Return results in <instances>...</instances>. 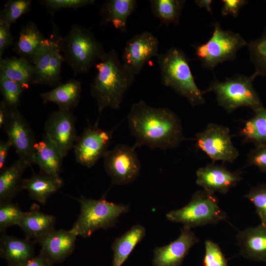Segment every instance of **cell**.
<instances>
[{
  "label": "cell",
  "mask_w": 266,
  "mask_h": 266,
  "mask_svg": "<svg viewBox=\"0 0 266 266\" xmlns=\"http://www.w3.org/2000/svg\"><path fill=\"white\" fill-rule=\"evenodd\" d=\"M127 118L135 149H173L185 139L179 118L168 108L151 106L141 100L132 105Z\"/></svg>",
  "instance_id": "1"
},
{
  "label": "cell",
  "mask_w": 266,
  "mask_h": 266,
  "mask_svg": "<svg viewBox=\"0 0 266 266\" xmlns=\"http://www.w3.org/2000/svg\"><path fill=\"white\" fill-rule=\"evenodd\" d=\"M97 72L91 84V95L97 101L99 117L106 108L118 109L134 82L135 75L121 62L117 52H106L96 65Z\"/></svg>",
  "instance_id": "2"
},
{
  "label": "cell",
  "mask_w": 266,
  "mask_h": 266,
  "mask_svg": "<svg viewBox=\"0 0 266 266\" xmlns=\"http://www.w3.org/2000/svg\"><path fill=\"white\" fill-rule=\"evenodd\" d=\"M58 45L64 62L75 75L88 72L106 52L92 31L78 24L61 37Z\"/></svg>",
  "instance_id": "3"
},
{
  "label": "cell",
  "mask_w": 266,
  "mask_h": 266,
  "mask_svg": "<svg viewBox=\"0 0 266 266\" xmlns=\"http://www.w3.org/2000/svg\"><path fill=\"white\" fill-rule=\"evenodd\" d=\"M161 82L185 98L192 106L205 102L204 93L197 86L189 60L180 48L172 47L157 57Z\"/></svg>",
  "instance_id": "4"
},
{
  "label": "cell",
  "mask_w": 266,
  "mask_h": 266,
  "mask_svg": "<svg viewBox=\"0 0 266 266\" xmlns=\"http://www.w3.org/2000/svg\"><path fill=\"white\" fill-rule=\"evenodd\" d=\"M256 77L236 74L224 81L215 78L208 88L202 91L204 94L214 93L218 104L227 113L242 107H248L255 112L264 107L255 89L253 82Z\"/></svg>",
  "instance_id": "5"
},
{
  "label": "cell",
  "mask_w": 266,
  "mask_h": 266,
  "mask_svg": "<svg viewBox=\"0 0 266 266\" xmlns=\"http://www.w3.org/2000/svg\"><path fill=\"white\" fill-rule=\"evenodd\" d=\"M76 200L80 212L70 230L85 238L97 230L114 228L120 216L129 210V205L108 201L104 197L95 200L82 195Z\"/></svg>",
  "instance_id": "6"
},
{
  "label": "cell",
  "mask_w": 266,
  "mask_h": 266,
  "mask_svg": "<svg viewBox=\"0 0 266 266\" xmlns=\"http://www.w3.org/2000/svg\"><path fill=\"white\" fill-rule=\"evenodd\" d=\"M166 218L170 222L192 229L217 224L226 220L227 215L220 207L214 194L203 189L195 192L186 205L167 213Z\"/></svg>",
  "instance_id": "7"
},
{
  "label": "cell",
  "mask_w": 266,
  "mask_h": 266,
  "mask_svg": "<svg viewBox=\"0 0 266 266\" xmlns=\"http://www.w3.org/2000/svg\"><path fill=\"white\" fill-rule=\"evenodd\" d=\"M213 27L212 35L206 42L194 46L202 66L210 70L223 62L234 60L238 51L248 44L239 33L223 29L217 22Z\"/></svg>",
  "instance_id": "8"
},
{
  "label": "cell",
  "mask_w": 266,
  "mask_h": 266,
  "mask_svg": "<svg viewBox=\"0 0 266 266\" xmlns=\"http://www.w3.org/2000/svg\"><path fill=\"white\" fill-rule=\"evenodd\" d=\"M52 33L46 45L34 60L33 85L56 87L62 84L61 76L63 56L59 48L61 38L58 25L53 20Z\"/></svg>",
  "instance_id": "9"
},
{
  "label": "cell",
  "mask_w": 266,
  "mask_h": 266,
  "mask_svg": "<svg viewBox=\"0 0 266 266\" xmlns=\"http://www.w3.org/2000/svg\"><path fill=\"white\" fill-rule=\"evenodd\" d=\"M103 158L104 169L112 185L129 184L139 175L141 165L133 146L118 144L108 150Z\"/></svg>",
  "instance_id": "10"
},
{
  "label": "cell",
  "mask_w": 266,
  "mask_h": 266,
  "mask_svg": "<svg viewBox=\"0 0 266 266\" xmlns=\"http://www.w3.org/2000/svg\"><path fill=\"white\" fill-rule=\"evenodd\" d=\"M196 147L205 153L213 163L217 161L232 163L239 156L233 145L229 128L210 123L202 131L197 133Z\"/></svg>",
  "instance_id": "11"
},
{
  "label": "cell",
  "mask_w": 266,
  "mask_h": 266,
  "mask_svg": "<svg viewBox=\"0 0 266 266\" xmlns=\"http://www.w3.org/2000/svg\"><path fill=\"white\" fill-rule=\"evenodd\" d=\"M113 132L114 130L106 131L88 121L73 147L76 161L88 168L94 166L108 150Z\"/></svg>",
  "instance_id": "12"
},
{
  "label": "cell",
  "mask_w": 266,
  "mask_h": 266,
  "mask_svg": "<svg viewBox=\"0 0 266 266\" xmlns=\"http://www.w3.org/2000/svg\"><path fill=\"white\" fill-rule=\"evenodd\" d=\"M76 118L70 111L52 112L44 124L45 135L54 144L63 158L73 148L78 137Z\"/></svg>",
  "instance_id": "13"
},
{
  "label": "cell",
  "mask_w": 266,
  "mask_h": 266,
  "mask_svg": "<svg viewBox=\"0 0 266 266\" xmlns=\"http://www.w3.org/2000/svg\"><path fill=\"white\" fill-rule=\"evenodd\" d=\"M2 129L19 158L33 164L34 147L37 141L30 125L18 108H10Z\"/></svg>",
  "instance_id": "14"
},
{
  "label": "cell",
  "mask_w": 266,
  "mask_h": 266,
  "mask_svg": "<svg viewBox=\"0 0 266 266\" xmlns=\"http://www.w3.org/2000/svg\"><path fill=\"white\" fill-rule=\"evenodd\" d=\"M158 49V39L152 33L137 34L127 41L123 52V64L137 75L151 58L157 57Z\"/></svg>",
  "instance_id": "15"
},
{
  "label": "cell",
  "mask_w": 266,
  "mask_h": 266,
  "mask_svg": "<svg viewBox=\"0 0 266 266\" xmlns=\"http://www.w3.org/2000/svg\"><path fill=\"white\" fill-rule=\"evenodd\" d=\"M200 241L191 229L184 227L179 236L167 245L154 249L153 266H181L190 249Z\"/></svg>",
  "instance_id": "16"
},
{
  "label": "cell",
  "mask_w": 266,
  "mask_h": 266,
  "mask_svg": "<svg viewBox=\"0 0 266 266\" xmlns=\"http://www.w3.org/2000/svg\"><path fill=\"white\" fill-rule=\"evenodd\" d=\"M241 172L231 171L224 166L209 164L196 172V184L203 190L214 194H226L241 180Z\"/></svg>",
  "instance_id": "17"
},
{
  "label": "cell",
  "mask_w": 266,
  "mask_h": 266,
  "mask_svg": "<svg viewBox=\"0 0 266 266\" xmlns=\"http://www.w3.org/2000/svg\"><path fill=\"white\" fill-rule=\"evenodd\" d=\"M77 236L70 230H54L35 241L41 246L40 252L55 264L62 263L72 254Z\"/></svg>",
  "instance_id": "18"
},
{
  "label": "cell",
  "mask_w": 266,
  "mask_h": 266,
  "mask_svg": "<svg viewBox=\"0 0 266 266\" xmlns=\"http://www.w3.org/2000/svg\"><path fill=\"white\" fill-rule=\"evenodd\" d=\"M240 254L254 261L266 263V226L262 224L239 231L236 236Z\"/></svg>",
  "instance_id": "19"
},
{
  "label": "cell",
  "mask_w": 266,
  "mask_h": 266,
  "mask_svg": "<svg viewBox=\"0 0 266 266\" xmlns=\"http://www.w3.org/2000/svg\"><path fill=\"white\" fill-rule=\"evenodd\" d=\"M31 239L19 238L2 233L0 237V256L9 266H24L35 256L34 244Z\"/></svg>",
  "instance_id": "20"
},
{
  "label": "cell",
  "mask_w": 266,
  "mask_h": 266,
  "mask_svg": "<svg viewBox=\"0 0 266 266\" xmlns=\"http://www.w3.org/2000/svg\"><path fill=\"white\" fill-rule=\"evenodd\" d=\"M47 41L35 24L29 21L21 27L13 50L19 57L33 63Z\"/></svg>",
  "instance_id": "21"
},
{
  "label": "cell",
  "mask_w": 266,
  "mask_h": 266,
  "mask_svg": "<svg viewBox=\"0 0 266 266\" xmlns=\"http://www.w3.org/2000/svg\"><path fill=\"white\" fill-rule=\"evenodd\" d=\"M63 159L54 144L45 134L35 144L32 163L39 166L40 172L60 177Z\"/></svg>",
  "instance_id": "22"
},
{
  "label": "cell",
  "mask_w": 266,
  "mask_h": 266,
  "mask_svg": "<svg viewBox=\"0 0 266 266\" xmlns=\"http://www.w3.org/2000/svg\"><path fill=\"white\" fill-rule=\"evenodd\" d=\"M55 224L54 215L41 211L39 206L34 204L28 211L25 212L19 226L26 238L36 241L55 230Z\"/></svg>",
  "instance_id": "23"
},
{
  "label": "cell",
  "mask_w": 266,
  "mask_h": 266,
  "mask_svg": "<svg viewBox=\"0 0 266 266\" xmlns=\"http://www.w3.org/2000/svg\"><path fill=\"white\" fill-rule=\"evenodd\" d=\"M64 185L62 179L39 172L30 178L23 179L22 190H27L31 198L44 205L48 198Z\"/></svg>",
  "instance_id": "24"
},
{
  "label": "cell",
  "mask_w": 266,
  "mask_h": 266,
  "mask_svg": "<svg viewBox=\"0 0 266 266\" xmlns=\"http://www.w3.org/2000/svg\"><path fill=\"white\" fill-rule=\"evenodd\" d=\"M81 96V83L70 79L48 92L40 94L44 103H54L59 109L70 111L79 103Z\"/></svg>",
  "instance_id": "25"
},
{
  "label": "cell",
  "mask_w": 266,
  "mask_h": 266,
  "mask_svg": "<svg viewBox=\"0 0 266 266\" xmlns=\"http://www.w3.org/2000/svg\"><path fill=\"white\" fill-rule=\"evenodd\" d=\"M135 0H108L101 5L100 15L101 24H112L121 32H127L128 19L135 10Z\"/></svg>",
  "instance_id": "26"
},
{
  "label": "cell",
  "mask_w": 266,
  "mask_h": 266,
  "mask_svg": "<svg viewBox=\"0 0 266 266\" xmlns=\"http://www.w3.org/2000/svg\"><path fill=\"white\" fill-rule=\"evenodd\" d=\"M31 166L28 162L18 158L0 171V201L12 200L22 190L23 174Z\"/></svg>",
  "instance_id": "27"
},
{
  "label": "cell",
  "mask_w": 266,
  "mask_h": 266,
  "mask_svg": "<svg viewBox=\"0 0 266 266\" xmlns=\"http://www.w3.org/2000/svg\"><path fill=\"white\" fill-rule=\"evenodd\" d=\"M0 73L17 82L25 91L33 85L34 68L32 63L21 57L0 59Z\"/></svg>",
  "instance_id": "28"
},
{
  "label": "cell",
  "mask_w": 266,
  "mask_h": 266,
  "mask_svg": "<svg viewBox=\"0 0 266 266\" xmlns=\"http://www.w3.org/2000/svg\"><path fill=\"white\" fill-rule=\"evenodd\" d=\"M146 235V229L141 225H135L113 242L112 266H122L136 245Z\"/></svg>",
  "instance_id": "29"
},
{
  "label": "cell",
  "mask_w": 266,
  "mask_h": 266,
  "mask_svg": "<svg viewBox=\"0 0 266 266\" xmlns=\"http://www.w3.org/2000/svg\"><path fill=\"white\" fill-rule=\"evenodd\" d=\"M240 135L244 143L254 146L266 143V108L254 112L252 117L245 121Z\"/></svg>",
  "instance_id": "30"
},
{
  "label": "cell",
  "mask_w": 266,
  "mask_h": 266,
  "mask_svg": "<svg viewBox=\"0 0 266 266\" xmlns=\"http://www.w3.org/2000/svg\"><path fill=\"white\" fill-rule=\"evenodd\" d=\"M153 14L163 24L178 25L186 1L184 0H151Z\"/></svg>",
  "instance_id": "31"
},
{
  "label": "cell",
  "mask_w": 266,
  "mask_h": 266,
  "mask_svg": "<svg viewBox=\"0 0 266 266\" xmlns=\"http://www.w3.org/2000/svg\"><path fill=\"white\" fill-rule=\"evenodd\" d=\"M249 59L255 67L253 74L266 77V28L262 34L248 42Z\"/></svg>",
  "instance_id": "32"
},
{
  "label": "cell",
  "mask_w": 266,
  "mask_h": 266,
  "mask_svg": "<svg viewBox=\"0 0 266 266\" xmlns=\"http://www.w3.org/2000/svg\"><path fill=\"white\" fill-rule=\"evenodd\" d=\"M17 203L12 200L0 201V232L4 233L9 227L19 226L24 215Z\"/></svg>",
  "instance_id": "33"
},
{
  "label": "cell",
  "mask_w": 266,
  "mask_h": 266,
  "mask_svg": "<svg viewBox=\"0 0 266 266\" xmlns=\"http://www.w3.org/2000/svg\"><path fill=\"white\" fill-rule=\"evenodd\" d=\"M31 0H8L0 11V20L11 25L29 12L32 8Z\"/></svg>",
  "instance_id": "34"
},
{
  "label": "cell",
  "mask_w": 266,
  "mask_h": 266,
  "mask_svg": "<svg viewBox=\"0 0 266 266\" xmlns=\"http://www.w3.org/2000/svg\"><path fill=\"white\" fill-rule=\"evenodd\" d=\"M0 90L2 100L10 108L18 107L21 97L24 91L20 85L0 73Z\"/></svg>",
  "instance_id": "35"
},
{
  "label": "cell",
  "mask_w": 266,
  "mask_h": 266,
  "mask_svg": "<svg viewBox=\"0 0 266 266\" xmlns=\"http://www.w3.org/2000/svg\"><path fill=\"white\" fill-rule=\"evenodd\" d=\"M244 198L252 202L261 224L266 226V183L251 187Z\"/></svg>",
  "instance_id": "36"
},
{
  "label": "cell",
  "mask_w": 266,
  "mask_h": 266,
  "mask_svg": "<svg viewBox=\"0 0 266 266\" xmlns=\"http://www.w3.org/2000/svg\"><path fill=\"white\" fill-rule=\"evenodd\" d=\"M203 266H228L227 260L217 243L210 240L204 242Z\"/></svg>",
  "instance_id": "37"
},
{
  "label": "cell",
  "mask_w": 266,
  "mask_h": 266,
  "mask_svg": "<svg viewBox=\"0 0 266 266\" xmlns=\"http://www.w3.org/2000/svg\"><path fill=\"white\" fill-rule=\"evenodd\" d=\"M39 3L45 7L53 16L58 10L64 8L76 9L94 4V0H40Z\"/></svg>",
  "instance_id": "38"
},
{
  "label": "cell",
  "mask_w": 266,
  "mask_h": 266,
  "mask_svg": "<svg viewBox=\"0 0 266 266\" xmlns=\"http://www.w3.org/2000/svg\"><path fill=\"white\" fill-rule=\"evenodd\" d=\"M249 166L257 167L261 172L266 173V143L254 146L247 155Z\"/></svg>",
  "instance_id": "39"
},
{
  "label": "cell",
  "mask_w": 266,
  "mask_h": 266,
  "mask_svg": "<svg viewBox=\"0 0 266 266\" xmlns=\"http://www.w3.org/2000/svg\"><path fill=\"white\" fill-rule=\"evenodd\" d=\"M10 25L0 20V59L4 51L14 44V38L10 32Z\"/></svg>",
  "instance_id": "40"
},
{
  "label": "cell",
  "mask_w": 266,
  "mask_h": 266,
  "mask_svg": "<svg viewBox=\"0 0 266 266\" xmlns=\"http://www.w3.org/2000/svg\"><path fill=\"white\" fill-rule=\"evenodd\" d=\"M221 13L223 16L231 15L237 17L239 11L248 1L246 0H222Z\"/></svg>",
  "instance_id": "41"
},
{
  "label": "cell",
  "mask_w": 266,
  "mask_h": 266,
  "mask_svg": "<svg viewBox=\"0 0 266 266\" xmlns=\"http://www.w3.org/2000/svg\"><path fill=\"white\" fill-rule=\"evenodd\" d=\"M12 147L11 142L8 139L6 141H0V170L4 167L6 162L8 154L11 147Z\"/></svg>",
  "instance_id": "42"
},
{
  "label": "cell",
  "mask_w": 266,
  "mask_h": 266,
  "mask_svg": "<svg viewBox=\"0 0 266 266\" xmlns=\"http://www.w3.org/2000/svg\"><path fill=\"white\" fill-rule=\"evenodd\" d=\"M53 264L42 252L35 256L27 262L24 266H52Z\"/></svg>",
  "instance_id": "43"
},
{
  "label": "cell",
  "mask_w": 266,
  "mask_h": 266,
  "mask_svg": "<svg viewBox=\"0 0 266 266\" xmlns=\"http://www.w3.org/2000/svg\"><path fill=\"white\" fill-rule=\"evenodd\" d=\"M10 108L1 100L0 102V128H3L9 113Z\"/></svg>",
  "instance_id": "44"
},
{
  "label": "cell",
  "mask_w": 266,
  "mask_h": 266,
  "mask_svg": "<svg viewBox=\"0 0 266 266\" xmlns=\"http://www.w3.org/2000/svg\"><path fill=\"white\" fill-rule=\"evenodd\" d=\"M196 5L200 8H205L210 14L212 13L211 5L212 0H194Z\"/></svg>",
  "instance_id": "45"
},
{
  "label": "cell",
  "mask_w": 266,
  "mask_h": 266,
  "mask_svg": "<svg viewBox=\"0 0 266 266\" xmlns=\"http://www.w3.org/2000/svg\"></svg>",
  "instance_id": "46"
}]
</instances>
